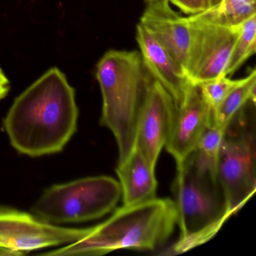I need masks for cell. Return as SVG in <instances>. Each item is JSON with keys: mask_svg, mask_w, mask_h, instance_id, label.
<instances>
[{"mask_svg": "<svg viewBox=\"0 0 256 256\" xmlns=\"http://www.w3.org/2000/svg\"><path fill=\"white\" fill-rule=\"evenodd\" d=\"M76 90L56 67L17 97L4 121L14 150L30 157L61 152L77 131Z\"/></svg>", "mask_w": 256, "mask_h": 256, "instance_id": "obj_1", "label": "cell"}, {"mask_svg": "<svg viewBox=\"0 0 256 256\" xmlns=\"http://www.w3.org/2000/svg\"><path fill=\"white\" fill-rule=\"evenodd\" d=\"M178 224L174 202L155 198L118 208L108 218L90 227L82 239L46 256H102L116 250H154L172 236Z\"/></svg>", "mask_w": 256, "mask_h": 256, "instance_id": "obj_2", "label": "cell"}, {"mask_svg": "<svg viewBox=\"0 0 256 256\" xmlns=\"http://www.w3.org/2000/svg\"><path fill=\"white\" fill-rule=\"evenodd\" d=\"M96 77L102 96L100 122L114 136L119 164L134 149L139 114L154 79L138 50L106 52L97 64Z\"/></svg>", "mask_w": 256, "mask_h": 256, "instance_id": "obj_3", "label": "cell"}, {"mask_svg": "<svg viewBox=\"0 0 256 256\" xmlns=\"http://www.w3.org/2000/svg\"><path fill=\"white\" fill-rule=\"evenodd\" d=\"M173 193L180 230L173 254L208 242L230 216L218 180L199 172L190 157L176 164Z\"/></svg>", "mask_w": 256, "mask_h": 256, "instance_id": "obj_4", "label": "cell"}, {"mask_svg": "<svg viewBox=\"0 0 256 256\" xmlns=\"http://www.w3.org/2000/svg\"><path fill=\"white\" fill-rule=\"evenodd\" d=\"M256 102L250 101L234 116L223 133L217 180L230 216L256 192Z\"/></svg>", "mask_w": 256, "mask_h": 256, "instance_id": "obj_5", "label": "cell"}, {"mask_svg": "<svg viewBox=\"0 0 256 256\" xmlns=\"http://www.w3.org/2000/svg\"><path fill=\"white\" fill-rule=\"evenodd\" d=\"M122 196L118 180L88 176L47 188L32 206L36 216L52 224L98 220L114 210Z\"/></svg>", "mask_w": 256, "mask_h": 256, "instance_id": "obj_6", "label": "cell"}, {"mask_svg": "<svg viewBox=\"0 0 256 256\" xmlns=\"http://www.w3.org/2000/svg\"><path fill=\"white\" fill-rule=\"evenodd\" d=\"M89 230L60 227L35 215L0 206V254H22L68 245L82 239Z\"/></svg>", "mask_w": 256, "mask_h": 256, "instance_id": "obj_7", "label": "cell"}, {"mask_svg": "<svg viewBox=\"0 0 256 256\" xmlns=\"http://www.w3.org/2000/svg\"><path fill=\"white\" fill-rule=\"evenodd\" d=\"M186 17L192 36L187 72L190 82L199 84L223 76L242 24L221 26L196 16Z\"/></svg>", "mask_w": 256, "mask_h": 256, "instance_id": "obj_8", "label": "cell"}, {"mask_svg": "<svg viewBox=\"0 0 256 256\" xmlns=\"http://www.w3.org/2000/svg\"><path fill=\"white\" fill-rule=\"evenodd\" d=\"M176 112L172 96L152 80L139 114L134 145L152 166L168 140Z\"/></svg>", "mask_w": 256, "mask_h": 256, "instance_id": "obj_9", "label": "cell"}, {"mask_svg": "<svg viewBox=\"0 0 256 256\" xmlns=\"http://www.w3.org/2000/svg\"><path fill=\"white\" fill-rule=\"evenodd\" d=\"M211 120L212 110L200 86L190 84L176 108L172 132L164 146L176 164L184 162L194 152Z\"/></svg>", "mask_w": 256, "mask_h": 256, "instance_id": "obj_10", "label": "cell"}, {"mask_svg": "<svg viewBox=\"0 0 256 256\" xmlns=\"http://www.w3.org/2000/svg\"><path fill=\"white\" fill-rule=\"evenodd\" d=\"M146 4L140 24L169 52L188 76L192 36L186 16L174 11L168 0H154Z\"/></svg>", "mask_w": 256, "mask_h": 256, "instance_id": "obj_11", "label": "cell"}, {"mask_svg": "<svg viewBox=\"0 0 256 256\" xmlns=\"http://www.w3.org/2000/svg\"><path fill=\"white\" fill-rule=\"evenodd\" d=\"M136 40L146 70L172 96L178 108L191 84L188 76L169 52L140 23L136 28Z\"/></svg>", "mask_w": 256, "mask_h": 256, "instance_id": "obj_12", "label": "cell"}, {"mask_svg": "<svg viewBox=\"0 0 256 256\" xmlns=\"http://www.w3.org/2000/svg\"><path fill=\"white\" fill-rule=\"evenodd\" d=\"M156 166L134 146L126 160L118 164L116 173L124 206H132L156 198Z\"/></svg>", "mask_w": 256, "mask_h": 256, "instance_id": "obj_13", "label": "cell"}, {"mask_svg": "<svg viewBox=\"0 0 256 256\" xmlns=\"http://www.w3.org/2000/svg\"><path fill=\"white\" fill-rule=\"evenodd\" d=\"M256 72L252 70L212 114L211 122L224 131L234 116L245 104L250 101L256 102Z\"/></svg>", "mask_w": 256, "mask_h": 256, "instance_id": "obj_14", "label": "cell"}, {"mask_svg": "<svg viewBox=\"0 0 256 256\" xmlns=\"http://www.w3.org/2000/svg\"><path fill=\"white\" fill-rule=\"evenodd\" d=\"M254 16L256 0H222L216 6L193 16L221 26H238Z\"/></svg>", "mask_w": 256, "mask_h": 256, "instance_id": "obj_15", "label": "cell"}, {"mask_svg": "<svg viewBox=\"0 0 256 256\" xmlns=\"http://www.w3.org/2000/svg\"><path fill=\"white\" fill-rule=\"evenodd\" d=\"M224 131L211 122L194 152L190 156L193 164L199 172L216 180L217 164Z\"/></svg>", "mask_w": 256, "mask_h": 256, "instance_id": "obj_16", "label": "cell"}, {"mask_svg": "<svg viewBox=\"0 0 256 256\" xmlns=\"http://www.w3.org/2000/svg\"><path fill=\"white\" fill-rule=\"evenodd\" d=\"M256 52V16H254L241 26L240 32L232 48L223 76L233 74Z\"/></svg>", "mask_w": 256, "mask_h": 256, "instance_id": "obj_17", "label": "cell"}, {"mask_svg": "<svg viewBox=\"0 0 256 256\" xmlns=\"http://www.w3.org/2000/svg\"><path fill=\"white\" fill-rule=\"evenodd\" d=\"M244 78L233 80L228 76H220L214 80L199 84L200 91L212 110V114L220 107L227 96L238 86Z\"/></svg>", "mask_w": 256, "mask_h": 256, "instance_id": "obj_18", "label": "cell"}, {"mask_svg": "<svg viewBox=\"0 0 256 256\" xmlns=\"http://www.w3.org/2000/svg\"><path fill=\"white\" fill-rule=\"evenodd\" d=\"M187 16L200 14L211 8V0H168Z\"/></svg>", "mask_w": 256, "mask_h": 256, "instance_id": "obj_19", "label": "cell"}, {"mask_svg": "<svg viewBox=\"0 0 256 256\" xmlns=\"http://www.w3.org/2000/svg\"><path fill=\"white\" fill-rule=\"evenodd\" d=\"M10 90V82L5 73L0 68V101L8 95Z\"/></svg>", "mask_w": 256, "mask_h": 256, "instance_id": "obj_20", "label": "cell"}, {"mask_svg": "<svg viewBox=\"0 0 256 256\" xmlns=\"http://www.w3.org/2000/svg\"><path fill=\"white\" fill-rule=\"evenodd\" d=\"M151 1H154V0H146V2H151Z\"/></svg>", "mask_w": 256, "mask_h": 256, "instance_id": "obj_21", "label": "cell"}]
</instances>
